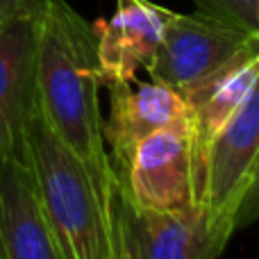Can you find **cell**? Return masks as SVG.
Listing matches in <instances>:
<instances>
[{
  "instance_id": "obj_7",
  "label": "cell",
  "mask_w": 259,
  "mask_h": 259,
  "mask_svg": "<svg viewBox=\"0 0 259 259\" xmlns=\"http://www.w3.org/2000/svg\"><path fill=\"white\" fill-rule=\"evenodd\" d=\"M105 87L109 91V116L103 121V139L118 178L137 143L180 121L187 114V103L175 89L152 80H112Z\"/></svg>"
},
{
  "instance_id": "obj_3",
  "label": "cell",
  "mask_w": 259,
  "mask_h": 259,
  "mask_svg": "<svg viewBox=\"0 0 259 259\" xmlns=\"http://www.w3.org/2000/svg\"><path fill=\"white\" fill-rule=\"evenodd\" d=\"M259 44V34L205 14L170 12L155 55L146 64L152 82L187 96Z\"/></svg>"
},
{
  "instance_id": "obj_6",
  "label": "cell",
  "mask_w": 259,
  "mask_h": 259,
  "mask_svg": "<svg viewBox=\"0 0 259 259\" xmlns=\"http://www.w3.org/2000/svg\"><path fill=\"white\" fill-rule=\"evenodd\" d=\"M114 209L132 259H219L232 239L200 202L178 211L143 209L116 191Z\"/></svg>"
},
{
  "instance_id": "obj_12",
  "label": "cell",
  "mask_w": 259,
  "mask_h": 259,
  "mask_svg": "<svg viewBox=\"0 0 259 259\" xmlns=\"http://www.w3.org/2000/svg\"><path fill=\"white\" fill-rule=\"evenodd\" d=\"M193 5L205 16L257 34L255 0H193Z\"/></svg>"
},
{
  "instance_id": "obj_11",
  "label": "cell",
  "mask_w": 259,
  "mask_h": 259,
  "mask_svg": "<svg viewBox=\"0 0 259 259\" xmlns=\"http://www.w3.org/2000/svg\"><path fill=\"white\" fill-rule=\"evenodd\" d=\"M259 75V44L237 57L232 64L216 73L196 91L184 96L187 103V118L193 139V159H196V173L202 191L205 180L207 152H209L214 139L225 127V123L234 116L241 107L243 98L252 89Z\"/></svg>"
},
{
  "instance_id": "obj_10",
  "label": "cell",
  "mask_w": 259,
  "mask_h": 259,
  "mask_svg": "<svg viewBox=\"0 0 259 259\" xmlns=\"http://www.w3.org/2000/svg\"><path fill=\"white\" fill-rule=\"evenodd\" d=\"M0 259H64L41 214L25 157L0 159Z\"/></svg>"
},
{
  "instance_id": "obj_5",
  "label": "cell",
  "mask_w": 259,
  "mask_h": 259,
  "mask_svg": "<svg viewBox=\"0 0 259 259\" xmlns=\"http://www.w3.org/2000/svg\"><path fill=\"white\" fill-rule=\"evenodd\" d=\"M259 170V75L241 107L225 123L207 152L200 205L211 223L234 234V214L246 187Z\"/></svg>"
},
{
  "instance_id": "obj_9",
  "label": "cell",
  "mask_w": 259,
  "mask_h": 259,
  "mask_svg": "<svg viewBox=\"0 0 259 259\" xmlns=\"http://www.w3.org/2000/svg\"><path fill=\"white\" fill-rule=\"evenodd\" d=\"M36 21L0 23V159L25 157V123L34 107Z\"/></svg>"
},
{
  "instance_id": "obj_14",
  "label": "cell",
  "mask_w": 259,
  "mask_h": 259,
  "mask_svg": "<svg viewBox=\"0 0 259 259\" xmlns=\"http://www.w3.org/2000/svg\"><path fill=\"white\" fill-rule=\"evenodd\" d=\"M257 221H259V170L246 187L241 200H239L237 214H234V230L248 228V225L257 223Z\"/></svg>"
},
{
  "instance_id": "obj_2",
  "label": "cell",
  "mask_w": 259,
  "mask_h": 259,
  "mask_svg": "<svg viewBox=\"0 0 259 259\" xmlns=\"http://www.w3.org/2000/svg\"><path fill=\"white\" fill-rule=\"evenodd\" d=\"M25 164L62 257L109 259L114 211H105L84 166L53 134L36 103L25 123Z\"/></svg>"
},
{
  "instance_id": "obj_16",
  "label": "cell",
  "mask_w": 259,
  "mask_h": 259,
  "mask_svg": "<svg viewBox=\"0 0 259 259\" xmlns=\"http://www.w3.org/2000/svg\"><path fill=\"white\" fill-rule=\"evenodd\" d=\"M255 14H257V34H259V0H255Z\"/></svg>"
},
{
  "instance_id": "obj_4",
  "label": "cell",
  "mask_w": 259,
  "mask_h": 259,
  "mask_svg": "<svg viewBox=\"0 0 259 259\" xmlns=\"http://www.w3.org/2000/svg\"><path fill=\"white\" fill-rule=\"evenodd\" d=\"M118 193L137 207L159 211L189 209L200 202L187 114L137 143L118 175Z\"/></svg>"
},
{
  "instance_id": "obj_15",
  "label": "cell",
  "mask_w": 259,
  "mask_h": 259,
  "mask_svg": "<svg viewBox=\"0 0 259 259\" xmlns=\"http://www.w3.org/2000/svg\"><path fill=\"white\" fill-rule=\"evenodd\" d=\"M109 259H132L127 250V241H125V234H123L121 221L116 216V209H114V216H112V250H109Z\"/></svg>"
},
{
  "instance_id": "obj_13",
  "label": "cell",
  "mask_w": 259,
  "mask_h": 259,
  "mask_svg": "<svg viewBox=\"0 0 259 259\" xmlns=\"http://www.w3.org/2000/svg\"><path fill=\"white\" fill-rule=\"evenodd\" d=\"M48 7V0H0V23L39 21Z\"/></svg>"
},
{
  "instance_id": "obj_8",
  "label": "cell",
  "mask_w": 259,
  "mask_h": 259,
  "mask_svg": "<svg viewBox=\"0 0 259 259\" xmlns=\"http://www.w3.org/2000/svg\"><path fill=\"white\" fill-rule=\"evenodd\" d=\"M170 9L150 0H116L112 18L94 23L100 84L137 80L164 34Z\"/></svg>"
},
{
  "instance_id": "obj_1",
  "label": "cell",
  "mask_w": 259,
  "mask_h": 259,
  "mask_svg": "<svg viewBox=\"0 0 259 259\" xmlns=\"http://www.w3.org/2000/svg\"><path fill=\"white\" fill-rule=\"evenodd\" d=\"M96 32L66 0H48L36 21L34 103L53 134L84 166L96 196L112 214L116 170L103 139Z\"/></svg>"
}]
</instances>
